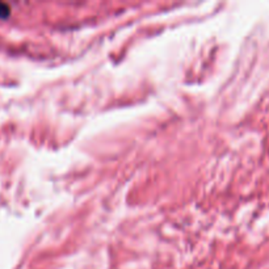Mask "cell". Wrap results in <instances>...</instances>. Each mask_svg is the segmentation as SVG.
<instances>
[{"mask_svg":"<svg viewBox=\"0 0 269 269\" xmlns=\"http://www.w3.org/2000/svg\"><path fill=\"white\" fill-rule=\"evenodd\" d=\"M11 14V10L8 4L0 2V19H7Z\"/></svg>","mask_w":269,"mask_h":269,"instance_id":"6da1fadb","label":"cell"}]
</instances>
